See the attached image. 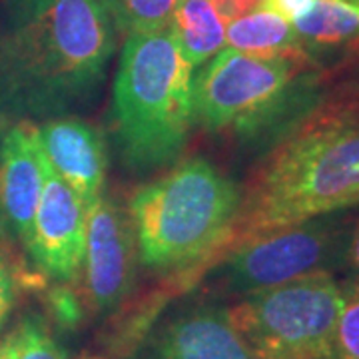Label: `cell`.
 Masks as SVG:
<instances>
[{
  "mask_svg": "<svg viewBox=\"0 0 359 359\" xmlns=\"http://www.w3.org/2000/svg\"><path fill=\"white\" fill-rule=\"evenodd\" d=\"M118 34L104 0H4L0 118L34 122L88 108Z\"/></svg>",
  "mask_w": 359,
  "mask_h": 359,
  "instance_id": "obj_1",
  "label": "cell"
},
{
  "mask_svg": "<svg viewBox=\"0 0 359 359\" xmlns=\"http://www.w3.org/2000/svg\"><path fill=\"white\" fill-rule=\"evenodd\" d=\"M359 205V126L330 100L276 142L242 188L216 257L266 231Z\"/></svg>",
  "mask_w": 359,
  "mask_h": 359,
  "instance_id": "obj_2",
  "label": "cell"
},
{
  "mask_svg": "<svg viewBox=\"0 0 359 359\" xmlns=\"http://www.w3.org/2000/svg\"><path fill=\"white\" fill-rule=\"evenodd\" d=\"M194 68L172 30L128 34L120 52L110 106V132L132 174L172 168L194 130Z\"/></svg>",
  "mask_w": 359,
  "mask_h": 359,
  "instance_id": "obj_3",
  "label": "cell"
},
{
  "mask_svg": "<svg viewBox=\"0 0 359 359\" xmlns=\"http://www.w3.org/2000/svg\"><path fill=\"white\" fill-rule=\"evenodd\" d=\"M308 50L250 56L222 48L192 80L194 128L242 144L280 142L318 106Z\"/></svg>",
  "mask_w": 359,
  "mask_h": 359,
  "instance_id": "obj_4",
  "label": "cell"
},
{
  "mask_svg": "<svg viewBox=\"0 0 359 359\" xmlns=\"http://www.w3.org/2000/svg\"><path fill=\"white\" fill-rule=\"evenodd\" d=\"M242 200V186L205 158L176 162L132 196L138 259L150 271H180L216 254Z\"/></svg>",
  "mask_w": 359,
  "mask_h": 359,
  "instance_id": "obj_5",
  "label": "cell"
},
{
  "mask_svg": "<svg viewBox=\"0 0 359 359\" xmlns=\"http://www.w3.org/2000/svg\"><path fill=\"white\" fill-rule=\"evenodd\" d=\"M224 308L252 359H327L341 283L323 271L233 297Z\"/></svg>",
  "mask_w": 359,
  "mask_h": 359,
  "instance_id": "obj_6",
  "label": "cell"
},
{
  "mask_svg": "<svg viewBox=\"0 0 359 359\" xmlns=\"http://www.w3.org/2000/svg\"><path fill=\"white\" fill-rule=\"evenodd\" d=\"M351 231L344 212L266 231L222 257L216 287L224 295L242 297L313 273H334L347 264Z\"/></svg>",
  "mask_w": 359,
  "mask_h": 359,
  "instance_id": "obj_7",
  "label": "cell"
},
{
  "mask_svg": "<svg viewBox=\"0 0 359 359\" xmlns=\"http://www.w3.org/2000/svg\"><path fill=\"white\" fill-rule=\"evenodd\" d=\"M138 244L128 205L104 192L88 205L80 292L88 311L104 316L122 306L136 285Z\"/></svg>",
  "mask_w": 359,
  "mask_h": 359,
  "instance_id": "obj_8",
  "label": "cell"
},
{
  "mask_svg": "<svg viewBox=\"0 0 359 359\" xmlns=\"http://www.w3.org/2000/svg\"><path fill=\"white\" fill-rule=\"evenodd\" d=\"M88 205L48 166L26 256L54 282L80 280Z\"/></svg>",
  "mask_w": 359,
  "mask_h": 359,
  "instance_id": "obj_9",
  "label": "cell"
},
{
  "mask_svg": "<svg viewBox=\"0 0 359 359\" xmlns=\"http://www.w3.org/2000/svg\"><path fill=\"white\" fill-rule=\"evenodd\" d=\"M48 162L34 122H13L0 138V238L26 252Z\"/></svg>",
  "mask_w": 359,
  "mask_h": 359,
  "instance_id": "obj_10",
  "label": "cell"
},
{
  "mask_svg": "<svg viewBox=\"0 0 359 359\" xmlns=\"http://www.w3.org/2000/svg\"><path fill=\"white\" fill-rule=\"evenodd\" d=\"M36 138L52 172L84 204L106 192L108 144L94 124L76 116L50 118L36 126Z\"/></svg>",
  "mask_w": 359,
  "mask_h": 359,
  "instance_id": "obj_11",
  "label": "cell"
},
{
  "mask_svg": "<svg viewBox=\"0 0 359 359\" xmlns=\"http://www.w3.org/2000/svg\"><path fill=\"white\" fill-rule=\"evenodd\" d=\"M140 359H252L224 306L198 304L164 321Z\"/></svg>",
  "mask_w": 359,
  "mask_h": 359,
  "instance_id": "obj_12",
  "label": "cell"
},
{
  "mask_svg": "<svg viewBox=\"0 0 359 359\" xmlns=\"http://www.w3.org/2000/svg\"><path fill=\"white\" fill-rule=\"evenodd\" d=\"M170 30L194 70L226 48V20L212 0H178Z\"/></svg>",
  "mask_w": 359,
  "mask_h": 359,
  "instance_id": "obj_13",
  "label": "cell"
},
{
  "mask_svg": "<svg viewBox=\"0 0 359 359\" xmlns=\"http://www.w3.org/2000/svg\"><path fill=\"white\" fill-rule=\"evenodd\" d=\"M226 44L231 50L250 56H283L306 50L292 22L268 8H256L230 20L226 28Z\"/></svg>",
  "mask_w": 359,
  "mask_h": 359,
  "instance_id": "obj_14",
  "label": "cell"
},
{
  "mask_svg": "<svg viewBox=\"0 0 359 359\" xmlns=\"http://www.w3.org/2000/svg\"><path fill=\"white\" fill-rule=\"evenodd\" d=\"M292 26L306 50L308 46H339L359 40V14L335 0H318Z\"/></svg>",
  "mask_w": 359,
  "mask_h": 359,
  "instance_id": "obj_15",
  "label": "cell"
},
{
  "mask_svg": "<svg viewBox=\"0 0 359 359\" xmlns=\"http://www.w3.org/2000/svg\"><path fill=\"white\" fill-rule=\"evenodd\" d=\"M118 32H156L172 25L178 0H104Z\"/></svg>",
  "mask_w": 359,
  "mask_h": 359,
  "instance_id": "obj_16",
  "label": "cell"
},
{
  "mask_svg": "<svg viewBox=\"0 0 359 359\" xmlns=\"http://www.w3.org/2000/svg\"><path fill=\"white\" fill-rule=\"evenodd\" d=\"M18 337V359H68L66 347L42 313L28 311L14 325Z\"/></svg>",
  "mask_w": 359,
  "mask_h": 359,
  "instance_id": "obj_17",
  "label": "cell"
},
{
  "mask_svg": "<svg viewBox=\"0 0 359 359\" xmlns=\"http://www.w3.org/2000/svg\"><path fill=\"white\" fill-rule=\"evenodd\" d=\"M327 359H359V276L341 283V309Z\"/></svg>",
  "mask_w": 359,
  "mask_h": 359,
  "instance_id": "obj_18",
  "label": "cell"
},
{
  "mask_svg": "<svg viewBox=\"0 0 359 359\" xmlns=\"http://www.w3.org/2000/svg\"><path fill=\"white\" fill-rule=\"evenodd\" d=\"M46 320L62 332H76L86 320L88 306L84 295L72 282H56L46 295Z\"/></svg>",
  "mask_w": 359,
  "mask_h": 359,
  "instance_id": "obj_19",
  "label": "cell"
},
{
  "mask_svg": "<svg viewBox=\"0 0 359 359\" xmlns=\"http://www.w3.org/2000/svg\"><path fill=\"white\" fill-rule=\"evenodd\" d=\"M13 248V244L0 238V335L13 316L22 287V273L16 264Z\"/></svg>",
  "mask_w": 359,
  "mask_h": 359,
  "instance_id": "obj_20",
  "label": "cell"
},
{
  "mask_svg": "<svg viewBox=\"0 0 359 359\" xmlns=\"http://www.w3.org/2000/svg\"><path fill=\"white\" fill-rule=\"evenodd\" d=\"M316 2L318 0H262L259 8H268L271 13L280 14L287 22H294L308 13Z\"/></svg>",
  "mask_w": 359,
  "mask_h": 359,
  "instance_id": "obj_21",
  "label": "cell"
},
{
  "mask_svg": "<svg viewBox=\"0 0 359 359\" xmlns=\"http://www.w3.org/2000/svg\"><path fill=\"white\" fill-rule=\"evenodd\" d=\"M212 4L222 14V18L226 22H230L233 18H238V16H244V14L259 8L262 0H212Z\"/></svg>",
  "mask_w": 359,
  "mask_h": 359,
  "instance_id": "obj_22",
  "label": "cell"
},
{
  "mask_svg": "<svg viewBox=\"0 0 359 359\" xmlns=\"http://www.w3.org/2000/svg\"><path fill=\"white\" fill-rule=\"evenodd\" d=\"M330 102L335 104L341 112H346L359 126V84L353 88H346L341 92H335L330 98Z\"/></svg>",
  "mask_w": 359,
  "mask_h": 359,
  "instance_id": "obj_23",
  "label": "cell"
},
{
  "mask_svg": "<svg viewBox=\"0 0 359 359\" xmlns=\"http://www.w3.org/2000/svg\"><path fill=\"white\" fill-rule=\"evenodd\" d=\"M0 359H18V337L14 327L0 335Z\"/></svg>",
  "mask_w": 359,
  "mask_h": 359,
  "instance_id": "obj_24",
  "label": "cell"
},
{
  "mask_svg": "<svg viewBox=\"0 0 359 359\" xmlns=\"http://www.w3.org/2000/svg\"><path fill=\"white\" fill-rule=\"evenodd\" d=\"M347 264L358 271L359 276V224L351 231L349 240V250H347Z\"/></svg>",
  "mask_w": 359,
  "mask_h": 359,
  "instance_id": "obj_25",
  "label": "cell"
},
{
  "mask_svg": "<svg viewBox=\"0 0 359 359\" xmlns=\"http://www.w3.org/2000/svg\"><path fill=\"white\" fill-rule=\"evenodd\" d=\"M335 2H339V4H344L346 8H349V11H353L355 14H359V0H335Z\"/></svg>",
  "mask_w": 359,
  "mask_h": 359,
  "instance_id": "obj_26",
  "label": "cell"
}]
</instances>
